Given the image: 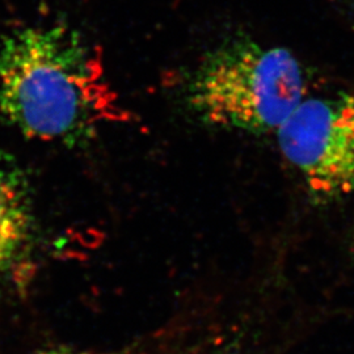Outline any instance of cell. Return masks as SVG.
<instances>
[{
    "label": "cell",
    "instance_id": "3",
    "mask_svg": "<svg viewBox=\"0 0 354 354\" xmlns=\"http://www.w3.org/2000/svg\"><path fill=\"white\" fill-rule=\"evenodd\" d=\"M283 156L323 203L354 190V96L304 99L277 129Z\"/></svg>",
    "mask_w": 354,
    "mask_h": 354
},
{
    "label": "cell",
    "instance_id": "4",
    "mask_svg": "<svg viewBox=\"0 0 354 354\" xmlns=\"http://www.w3.org/2000/svg\"><path fill=\"white\" fill-rule=\"evenodd\" d=\"M33 225L28 180L17 165L0 156V274L10 272L28 252Z\"/></svg>",
    "mask_w": 354,
    "mask_h": 354
},
{
    "label": "cell",
    "instance_id": "5",
    "mask_svg": "<svg viewBox=\"0 0 354 354\" xmlns=\"http://www.w3.org/2000/svg\"><path fill=\"white\" fill-rule=\"evenodd\" d=\"M36 354H129L127 352H96V351H84V349H76L71 346H64V345H58V346H51V348H45L38 351Z\"/></svg>",
    "mask_w": 354,
    "mask_h": 354
},
{
    "label": "cell",
    "instance_id": "1",
    "mask_svg": "<svg viewBox=\"0 0 354 354\" xmlns=\"http://www.w3.org/2000/svg\"><path fill=\"white\" fill-rule=\"evenodd\" d=\"M109 105L100 64L74 29L30 26L0 42V114L23 136L84 145Z\"/></svg>",
    "mask_w": 354,
    "mask_h": 354
},
{
    "label": "cell",
    "instance_id": "2",
    "mask_svg": "<svg viewBox=\"0 0 354 354\" xmlns=\"http://www.w3.org/2000/svg\"><path fill=\"white\" fill-rule=\"evenodd\" d=\"M306 92L304 71L290 51L231 42L210 53L190 77V109L213 127L277 131Z\"/></svg>",
    "mask_w": 354,
    "mask_h": 354
}]
</instances>
